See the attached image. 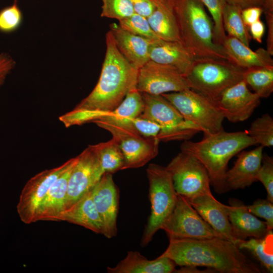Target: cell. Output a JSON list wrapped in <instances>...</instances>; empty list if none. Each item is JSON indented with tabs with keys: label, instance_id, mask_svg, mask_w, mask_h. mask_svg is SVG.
Masks as SVG:
<instances>
[{
	"label": "cell",
	"instance_id": "cell-34",
	"mask_svg": "<svg viewBox=\"0 0 273 273\" xmlns=\"http://www.w3.org/2000/svg\"><path fill=\"white\" fill-rule=\"evenodd\" d=\"M211 15L213 24L214 40L215 43L221 46L226 34L222 23V11L224 0H200Z\"/></svg>",
	"mask_w": 273,
	"mask_h": 273
},
{
	"label": "cell",
	"instance_id": "cell-13",
	"mask_svg": "<svg viewBox=\"0 0 273 273\" xmlns=\"http://www.w3.org/2000/svg\"><path fill=\"white\" fill-rule=\"evenodd\" d=\"M77 157L68 180L65 210L92 191L104 173L94 145Z\"/></svg>",
	"mask_w": 273,
	"mask_h": 273
},
{
	"label": "cell",
	"instance_id": "cell-6",
	"mask_svg": "<svg viewBox=\"0 0 273 273\" xmlns=\"http://www.w3.org/2000/svg\"><path fill=\"white\" fill-rule=\"evenodd\" d=\"M151 213L144 230L141 244L144 247L153 239L172 212L177 194L170 174L166 167L151 163L147 168Z\"/></svg>",
	"mask_w": 273,
	"mask_h": 273
},
{
	"label": "cell",
	"instance_id": "cell-30",
	"mask_svg": "<svg viewBox=\"0 0 273 273\" xmlns=\"http://www.w3.org/2000/svg\"><path fill=\"white\" fill-rule=\"evenodd\" d=\"M101 166L104 173L113 174L123 170L124 158L118 141L112 138L105 142L94 145Z\"/></svg>",
	"mask_w": 273,
	"mask_h": 273
},
{
	"label": "cell",
	"instance_id": "cell-26",
	"mask_svg": "<svg viewBox=\"0 0 273 273\" xmlns=\"http://www.w3.org/2000/svg\"><path fill=\"white\" fill-rule=\"evenodd\" d=\"M147 18L152 29L160 39L183 43L174 0H158L155 10Z\"/></svg>",
	"mask_w": 273,
	"mask_h": 273
},
{
	"label": "cell",
	"instance_id": "cell-40",
	"mask_svg": "<svg viewBox=\"0 0 273 273\" xmlns=\"http://www.w3.org/2000/svg\"><path fill=\"white\" fill-rule=\"evenodd\" d=\"M225 3L244 9L251 7L262 9L264 14L273 13V0H224Z\"/></svg>",
	"mask_w": 273,
	"mask_h": 273
},
{
	"label": "cell",
	"instance_id": "cell-35",
	"mask_svg": "<svg viewBox=\"0 0 273 273\" xmlns=\"http://www.w3.org/2000/svg\"><path fill=\"white\" fill-rule=\"evenodd\" d=\"M102 1L101 17L119 21L135 13L129 0H102Z\"/></svg>",
	"mask_w": 273,
	"mask_h": 273
},
{
	"label": "cell",
	"instance_id": "cell-28",
	"mask_svg": "<svg viewBox=\"0 0 273 273\" xmlns=\"http://www.w3.org/2000/svg\"><path fill=\"white\" fill-rule=\"evenodd\" d=\"M236 244L240 249L249 251L268 272H273L272 230L261 238L238 240Z\"/></svg>",
	"mask_w": 273,
	"mask_h": 273
},
{
	"label": "cell",
	"instance_id": "cell-45",
	"mask_svg": "<svg viewBox=\"0 0 273 273\" xmlns=\"http://www.w3.org/2000/svg\"><path fill=\"white\" fill-rule=\"evenodd\" d=\"M248 28L251 38L258 43H261L265 31L264 23L259 20L252 24Z\"/></svg>",
	"mask_w": 273,
	"mask_h": 273
},
{
	"label": "cell",
	"instance_id": "cell-3",
	"mask_svg": "<svg viewBox=\"0 0 273 273\" xmlns=\"http://www.w3.org/2000/svg\"><path fill=\"white\" fill-rule=\"evenodd\" d=\"M256 145L247 131L230 132L223 129L213 134H204L199 142L184 141L180 150L191 154L204 165L211 186L217 193L222 194L229 191L225 175L230 160L244 149Z\"/></svg>",
	"mask_w": 273,
	"mask_h": 273
},
{
	"label": "cell",
	"instance_id": "cell-39",
	"mask_svg": "<svg viewBox=\"0 0 273 273\" xmlns=\"http://www.w3.org/2000/svg\"><path fill=\"white\" fill-rule=\"evenodd\" d=\"M129 125L138 133L146 138H157L161 127L156 122L139 116L132 119Z\"/></svg>",
	"mask_w": 273,
	"mask_h": 273
},
{
	"label": "cell",
	"instance_id": "cell-25",
	"mask_svg": "<svg viewBox=\"0 0 273 273\" xmlns=\"http://www.w3.org/2000/svg\"><path fill=\"white\" fill-rule=\"evenodd\" d=\"M77 160L76 156L74 161L51 186L39 206L36 221H57L65 210L68 180Z\"/></svg>",
	"mask_w": 273,
	"mask_h": 273
},
{
	"label": "cell",
	"instance_id": "cell-38",
	"mask_svg": "<svg viewBox=\"0 0 273 273\" xmlns=\"http://www.w3.org/2000/svg\"><path fill=\"white\" fill-rule=\"evenodd\" d=\"M255 216L264 219L268 230L273 229V202L267 199H258L252 205L246 206Z\"/></svg>",
	"mask_w": 273,
	"mask_h": 273
},
{
	"label": "cell",
	"instance_id": "cell-8",
	"mask_svg": "<svg viewBox=\"0 0 273 273\" xmlns=\"http://www.w3.org/2000/svg\"><path fill=\"white\" fill-rule=\"evenodd\" d=\"M178 110L184 119L197 126L204 134L222 129L224 119L215 103L190 88L161 95Z\"/></svg>",
	"mask_w": 273,
	"mask_h": 273
},
{
	"label": "cell",
	"instance_id": "cell-14",
	"mask_svg": "<svg viewBox=\"0 0 273 273\" xmlns=\"http://www.w3.org/2000/svg\"><path fill=\"white\" fill-rule=\"evenodd\" d=\"M136 88L141 93L161 95L190 88L175 67L151 60L138 69Z\"/></svg>",
	"mask_w": 273,
	"mask_h": 273
},
{
	"label": "cell",
	"instance_id": "cell-5",
	"mask_svg": "<svg viewBox=\"0 0 273 273\" xmlns=\"http://www.w3.org/2000/svg\"><path fill=\"white\" fill-rule=\"evenodd\" d=\"M245 71L228 59L198 58L185 77L190 89L214 102L224 90L243 80Z\"/></svg>",
	"mask_w": 273,
	"mask_h": 273
},
{
	"label": "cell",
	"instance_id": "cell-10",
	"mask_svg": "<svg viewBox=\"0 0 273 273\" xmlns=\"http://www.w3.org/2000/svg\"><path fill=\"white\" fill-rule=\"evenodd\" d=\"M176 193L190 200L212 194L210 179L204 165L194 156L180 151L166 167Z\"/></svg>",
	"mask_w": 273,
	"mask_h": 273
},
{
	"label": "cell",
	"instance_id": "cell-42",
	"mask_svg": "<svg viewBox=\"0 0 273 273\" xmlns=\"http://www.w3.org/2000/svg\"><path fill=\"white\" fill-rule=\"evenodd\" d=\"M136 13L147 18L155 10L158 0H129Z\"/></svg>",
	"mask_w": 273,
	"mask_h": 273
},
{
	"label": "cell",
	"instance_id": "cell-27",
	"mask_svg": "<svg viewBox=\"0 0 273 273\" xmlns=\"http://www.w3.org/2000/svg\"><path fill=\"white\" fill-rule=\"evenodd\" d=\"M57 221H65L103 235V223L93 201L91 191L64 210Z\"/></svg>",
	"mask_w": 273,
	"mask_h": 273
},
{
	"label": "cell",
	"instance_id": "cell-20",
	"mask_svg": "<svg viewBox=\"0 0 273 273\" xmlns=\"http://www.w3.org/2000/svg\"><path fill=\"white\" fill-rule=\"evenodd\" d=\"M149 58L157 63L175 67L184 76L196 59L183 43L161 39L153 41L151 44Z\"/></svg>",
	"mask_w": 273,
	"mask_h": 273
},
{
	"label": "cell",
	"instance_id": "cell-32",
	"mask_svg": "<svg viewBox=\"0 0 273 273\" xmlns=\"http://www.w3.org/2000/svg\"><path fill=\"white\" fill-rule=\"evenodd\" d=\"M256 145L264 147L273 146V119L268 114H264L254 120L247 131Z\"/></svg>",
	"mask_w": 273,
	"mask_h": 273
},
{
	"label": "cell",
	"instance_id": "cell-15",
	"mask_svg": "<svg viewBox=\"0 0 273 273\" xmlns=\"http://www.w3.org/2000/svg\"><path fill=\"white\" fill-rule=\"evenodd\" d=\"M224 118L232 123L248 119L260 104V98L251 92L243 79L224 90L214 102Z\"/></svg>",
	"mask_w": 273,
	"mask_h": 273
},
{
	"label": "cell",
	"instance_id": "cell-33",
	"mask_svg": "<svg viewBox=\"0 0 273 273\" xmlns=\"http://www.w3.org/2000/svg\"><path fill=\"white\" fill-rule=\"evenodd\" d=\"M118 22L122 29L132 34L152 40L160 39L152 29L148 18L138 13H134Z\"/></svg>",
	"mask_w": 273,
	"mask_h": 273
},
{
	"label": "cell",
	"instance_id": "cell-7",
	"mask_svg": "<svg viewBox=\"0 0 273 273\" xmlns=\"http://www.w3.org/2000/svg\"><path fill=\"white\" fill-rule=\"evenodd\" d=\"M141 94L144 107L140 116L160 126L157 136L160 142L189 140L201 132L195 125L185 120L174 106L161 95Z\"/></svg>",
	"mask_w": 273,
	"mask_h": 273
},
{
	"label": "cell",
	"instance_id": "cell-9",
	"mask_svg": "<svg viewBox=\"0 0 273 273\" xmlns=\"http://www.w3.org/2000/svg\"><path fill=\"white\" fill-rule=\"evenodd\" d=\"M94 123L118 141L124 158L123 170L142 167L158 153L160 141L157 138L143 136L129 124L106 120Z\"/></svg>",
	"mask_w": 273,
	"mask_h": 273
},
{
	"label": "cell",
	"instance_id": "cell-37",
	"mask_svg": "<svg viewBox=\"0 0 273 273\" xmlns=\"http://www.w3.org/2000/svg\"><path fill=\"white\" fill-rule=\"evenodd\" d=\"M256 179L264 186L267 192L266 199L273 202V158L266 153L263 154Z\"/></svg>",
	"mask_w": 273,
	"mask_h": 273
},
{
	"label": "cell",
	"instance_id": "cell-23",
	"mask_svg": "<svg viewBox=\"0 0 273 273\" xmlns=\"http://www.w3.org/2000/svg\"><path fill=\"white\" fill-rule=\"evenodd\" d=\"M141 94L135 89H130L121 103L110 111L92 113L79 119L75 125L98 120H106L122 124L128 123L132 119L140 116L144 110Z\"/></svg>",
	"mask_w": 273,
	"mask_h": 273
},
{
	"label": "cell",
	"instance_id": "cell-22",
	"mask_svg": "<svg viewBox=\"0 0 273 273\" xmlns=\"http://www.w3.org/2000/svg\"><path fill=\"white\" fill-rule=\"evenodd\" d=\"M221 46L230 60L244 70L273 67L272 56L264 48L254 51L229 35H226Z\"/></svg>",
	"mask_w": 273,
	"mask_h": 273
},
{
	"label": "cell",
	"instance_id": "cell-4",
	"mask_svg": "<svg viewBox=\"0 0 273 273\" xmlns=\"http://www.w3.org/2000/svg\"><path fill=\"white\" fill-rule=\"evenodd\" d=\"M180 34L184 44L196 59L230 60L222 46L215 43L213 24L200 0H174Z\"/></svg>",
	"mask_w": 273,
	"mask_h": 273
},
{
	"label": "cell",
	"instance_id": "cell-11",
	"mask_svg": "<svg viewBox=\"0 0 273 273\" xmlns=\"http://www.w3.org/2000/svg\"><path fill=\"white\" fill-rule=\"evenodd\" d=\"M161 229L165 231L169 240L225 239L202 218L187 199L178 194L172 212Z\"/></svg>",
	"mask_w": 273,
	"mask_h": 273
},
{
	"label": "cell",
	"instance_id": "cell-43",
	"mask_svg": "<svg viewBox=\"0 0 273 273\" xmlns=\"http://www.w3.org/2000/svg\"><path fill=\"white\" fill-rule=\"evenodd\" d=\"M263 13L262 8L258 7H248L241 10V16L245 25L249 27L252 24L260 20Z\"/></svg>",
	"mask_w": 273,
	"mask_h": 273
},
{
	"label": "cell",
	"instance_id": "cell-21",
	"mask_svg": "<svg viewBox=\"0 0 273 273\" xmlns=\"http://www.w3.org/2000/svg\"><path fill=\"white\" fill-rule=\"evenodd\" d=\"M117 48L124 57L138 69L150 60L149 49L153 41L122 29L115 23L110 25Z\"/></svg>",
	"mask_w": 273,
	"mask_h": 273
},
{
	"label": "cell",
	"instance_id": "cell-44",
	"mask_svg": "<svg viewBox=\"0 0 273 273\" xmlns=\"http://www.w3.org/2000/svg\"><path fill=\"white\" fill-rule=\"evenodd\" d=\"M267 25V33L266 39V50L273 55V13L268 12L265 14Z\"/></svg>",
	"mask_w": 273,
	"mask_h": 273
},
{
	"label": "cell",
	"instance_id": "cell-16",
	"mask_svg": "<svg viewBox=\"0 0 273 273\" xmlns=\"http://www.w3.org/2000/svg\"><path fill=\"white\" fill-rule=\"evenodd\" d=\"M96 208L103 225V235L111 239L117 235L119 192L112 174L104 173L91 191Z\"/></svg>",
	"mask_w": 273,
	"mask_h": 273
},
{
	"label": "cell",
	"instance_id": "cell-12",
	"mask_svg": "<svg viewBox=\"0 0 273 273\" xmlns=\"http://www.w3.org/2000/svg\"><path fill=\"white\" fill-rule=\"evenodd\" d=\"M75 158H71L56 167L42 171L26 183L17 205L18 214L23 222L30 224L36 222L39 206L51 186Z\"/></svg>",
	"mask_w": 273,
	"mask_h": 273
},
{
	"label": "cell",
	"instance_id": "cell-18",
	"mask_svg": "<svg viewBox=\"0 0 273 273\" xmlns=\"http://www.w3.org/2000/svg\"><path fill=\"white\" fill-rule=\"evenodd\" d=\"M189 203L202 218L225 239L236 243L228 216V205L218 201L212 194L197 196Z\"/></svg>",
	"mask_w": 273,
	"mask_h": 273
},
{
	"label": "cell",
	"instance_id": "cell-1",
	"mask_svg": "<svg viewBox=\"0 0 273 273\" xmlns=\"http://www.w3.org/2000/svg\"><path fill=\"white\" fill-rule=\"evenodd\" d=\"M106 50L99 80L91 93L59 119L66 127L80 118L95 113L112 111L136 83L138 69L119 51L111 32L106 34Z\"/></svg>",
	"mask_w": 273,
	"mask_h": 273
},
{
	"label": "cell",
	"instance_id": "cell-41",
	"mask_svg": "<svg viewBox=\"0 0 273 273\" xmlns=\"http://www.w3.org/2000/svg\"><path fill=\"white\" fill-rule=\"evenodd\" d=\"M14 59L6 53L0 54V88L15 66Z\"/></svg>",
	"mask_w": 273,
	"mask_h": 273
},
{
	"label": "cell",
	"instance_id": "cell-2",
	"mask_svg": "<svg viewBox=\"0 0 273 273\" xmlns=\"http://www.w3.org/2000/svg\"><path fill=\"white\" fill-rule=\"evenodd\" d=\"M160 256L180 267H207L221 273H260L234 243L224 238L170 239Z\"/></svg>",
	"mask_w": 273,
	"mask_h": 273
},
{
	"label": "cell",
	"instance_id": "cell-24",
	"mask_svg": "<svg viewBox=\"0 0 273 273\" xmlns=\"http://www.w3.org/2000/svg\"><path fill=\"white\" fill-rule=\"evenodd\" d=\"M176 264L169 258L159 256L149 260L140 252L129 251L116 266L107 267L109 273H171L176 272Z\"/></svg>",
	"mask_w": 273,
	"mask_h": 273
},
{
	"label": "cell",
	"instance_id": "cell-19",
	"mask_svg": "<svg viewBox=\"0 0 273 273\" xmlns=\"http://www.w3.org/2000/svg\"><path fill=\"white\" fill-rule=\"evenodd\" d=\"M228 216L232 230L237 240L261 238L268 231L265 222L250 212L244 203L235 198L229 200Z\"/></svg>",
	"mask_w": 273,
	"mask_h": 273
},
{
	"label": "cell",
	"instance_id": "cell-29",
	"mask_svg": "<svg viewBox=\"0 0 273 273\" xmlns=\"http://www.w3.org/2000/svg\"><path fill=\"white\" fill-rule=\"evenodd\" d=\"M240 8L225 3L222 11V23L228 35L234 37L247 47L251 39L249 28L242 18Z\"/></svg>",
	"mask_w": 273,
	"mask_h": 273
},
{
	"label": "cell",
	"instance_id": "cell-31",
	"mask_svg": "<svg viewBox=\"0 0 273 273\" xmlns=\"http://www.w3.org/2000/svg\"><path fill=\"white\" fill-rule=\"evenodd\" d=\"M243 79L260 99L269 97L273 92V67L245 70Z\"/></svg>",
	"mask_w": 273,
	"mask_h": 273
},
{
	"label": "cell",
	"instance_id": "cell-36",
	"mask_svg": "<svg viewBox=\"0 0 273 273\" xmlns=\"http://www.w3.org/2000/svg\"><path fill=\"white\" fill-rule=\"evenodd\" d=\"M18 0H14L11 6L0 11V32L9 33L16 31L22 24L23 14Z\"/></svg>",
	"mask_w": 273,
	"mask_h": 273
},
{
	"label": "cell",
	"instance_id": "cell-17",
	"mask_svg": "<svg viewBox=\"0 0 273 273\" xmlns=\"http://www.w3.org/2000/svg\"><path fill=\"white\" fill-rule=\"evenodd\" d=\"M263 147L259 146L249 151H241L233 166L228 169L225 181L228 191L243 189L257 181L256 175L261 164Z\"/></svg>",
	"mask_w": 273,
	"mask_h": 273
}]
</instances>
